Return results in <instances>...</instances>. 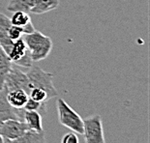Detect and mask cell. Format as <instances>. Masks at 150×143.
Here are the masks:
<instances>
[{"label": "cell", "instance_id": "cell-18", "mask_svg": "<svg viewBox=\"0 0 150 143\" xmlns=\"http://www.w3.org/2000/svg\"><path fill=\"white\" fill-rule=\"evenodd\" d=\"M61 143H79V139L76 132H71L63 135Z\"/></svg>", "mask_w": 150, "mask_h": 143}, {"label": "cell", "instance_id": "cell-7", "mask_svg": "<svg viewBox=\"0 0 150 143\" xmlns=\"http://www.w3.org/2000/svg\"><path fill=\"white\" fill-rule=\"evenodd\" d=\"M7 92L4 87L0 90V124L9 119L20 120L23 122L24 108L17 109L12 107L7 101Z\"/></svg>", "mask_w": 150, "mask_h": 143}, {"label": "cell", "instance_id": "cell-20", "mask_svg": "<svg viewBox=\"0 0 150 143\" xmlns=\"http://www.w3.org/2000/svg\"><path fill=\"white\" fill-rule=\"evenodd\" d=\"M0 143H4V140H3V137L0 135Z\"/></svg>", "mask_w": 150, "mask_h": 143}, {"label": "cell", "instance_id": "cell-14", "mask_svg": "<svg viewBox=\"0 0 150 143\" xmlns=\"http://www.w3.org/2000/svg\"><path fill=\"white\" fill-rule=\"evenodd\" d=\"M34 6V0H10L7 5L9 12H24L31 13Z\"/></svg>", "mask_w": 150, "mask_h": 143}, {"label": "cell", "instance_id": "cell-15", "mask_svg": "<svg viewBox=\"0 0 150 143\" xmlns=\"http://www.w3.org/2000/svg\"><path fill=\"white\" fill-rule=\"evenodd\" d=\"M12 65H13L12 61L9 59L7 54H6L4 50L0 46V90L3 89L6 75H8Z\"/></svg>", "mask_w": 150, "mask_h": 143}, {"label": "cell", "instance_id": "cell-16", "mask_svg": "<svg viewBox=\"0 0 150 143\" xmlns=\"http://www.w3.org/2000/svg\"><path fill=\"white\" fill-rule=\"evenodd\" d=\"M24 109L38 111V112L43 116L47 112V104H46V103H40V101H33L32 99L28 98V101H27L26 104H25Z\"/></svg>", "mask_w": 150, "mask_h": 143}, {"label": "cell", "instance_id": "cell-2", "mask_svg": "<svg viewBox=\"0 0 150 143\" xmlns=\"http://www.w3.org/2000/svg\"><path fill=\"white\" fill-rule=\"evenodd\" d=\"M25 73L27 77L28 93L31 89L39 88L47 92L50 99L57 96V90L52 82L53 74L45 72L39 66L34 65V63L32 66L27 68V71Z\"/></svg>", "mask_w": 150, "mask_h": 143}, {"label": "cell", "instance_id": "cell-19", "mask_svg": "<svg viewBox=\"0 0 150 143\" xmlns=\"http://www.w3.org/2000/svg\"><path fill=\"white\" fill-rule=\"evenodd\" d=\"M3 140H4V143H13L12 140H10V139H7V138H4V137H3Z\"/></svg>", "mask_w": 150, "mask_h": 143}, {"label": "cell", "instance_id": "cell-12", "mask_svg": "<svg viewBox=\"0 0 150 143\" xmlns=\"http://www.w3.org/2000/svg\"><path fill=\"white\" fill-rule=\"evenodd\" d=\"M23 122L30 130H34L37 132H41L44 130L42 125V115L38 111L24 109Z\"/></svg>", "mask_w": 150, "mask_h": 143}, {"label": "cell", "instance_id": "cell-8", "mask_svg": "<svg viewBox=\"0 0 150 143\" xmlns=\"http://www.w3.org/2000/svg\"><path fill=\"white\" fill-rule=\"evenodd\" d=\"M0 31L7 34L8 37L14 41L20 39L24 34L23 30L21 27L12 24L10 18L2 13H0Z\"/></svg>", "mask_w": 150, "mask_h": 143}, {"label": "cell", "instance_id": "cell-3", "mask_svg": "<svg viewBox=\"0 0 150 143\" xmlns=\"http://www.w3.org/2000/svg\"><path fill=\"white\" fill-rule=\"evenodd\" d=\"M56 108L58 112V120L62 126L71 130L76 135L83 133V119L64 100H57Z\"/></svg>", "mask_w": 150, "mask_h": 143}, {"label": "cell", "instance_id": "cell-6", "mask_svg": "<svg viewBox=\"0 0 150 143\" xmlns=\"http://www.w3.org/2000/svg\"><path fill=\"white\" fill-rule=\"evenodd\" d=\"M27 130H29V128L24 122L20 120L9 119L2 122L0 125V135L4 138L14 140L23 135Z\"/></svg>", "mask_w": 150, "mask_h": 143}, {"label": "cell", "instance_id": "cell-5", "mask_svg": "<svg viewBox=\"0 0 150 143\" xmlns=\"http://www.w3.org/2000/svg\"><path fill=\"white\" fill-rule=\"evenodd\" d=\"M3 87L6 88L7 91L16 90V89H21L28 94L27 87V77L26 73L21 71L18 66L13 64L8 75H6L4 85Z\"/></svg>", "mask_w": 150, "mask_h": 143}, {"label": "cell", "instance_id": "cell-9", "mask_svg": "<svg viewBox=\"0 0 150 143\" xmlns=\"http://www.w3.org/2000/svg\"><path fill=\"white\" fill-rule=\"evenodd\" d=\"M10 20L12 22V24H14L18 27H21L23 30L24 34L31 33L35 30L32 21H31L30 15L28 13L15 12L11 17Z\"/></svg>", "mask_w": 150, "mask_h": 143}, {"label": "cell", "instance_id": "cell-11", "mask_svg": "<svg viewBox=\"0 0 150 143\" xmlns=\"http://www.w3.org/2000/svg\"><path fill=\"white\" fill-rule=\"evenodd\" d=\"M13 143H46V132L43 130L41 132L34 130H27L20 137L12 140Z\"/></svg>", "mask_w": 150, "mask_h": 143}, {"label": "cell", "instance_id": "cell-1", "mask_svg": "<svg viewBox=\"0 0 150 143\" xmlns=\"http://www.w3.org/2000/svg\"><path fill=\"white\" fill-rule=\"evenodd\" d=\"M22 39L29 50L33 62H39L46 59L52 49V39L40 31L34 30L31 33L23 34Z\"/></svg>", "mask_w": 150, "mask_h": 143}, {"label": "cell", "instance_id": "cell-13", "mask_svg": "<svg viewBox=\"0 0 150 143\" xmlns=\"http://www.w3.org/2000/svg\"><path fill=\"white\" fill-rule=\"evenodd\" d=\"M59 0H34V6L31 13L35 15H43L53 11L59 6Z\"/></svg>", "mask_w": 150, "mask_h": 143}, {"label": "cell", "instance_id": "cell-4", "mask_svg": "<svg viewBox=\"0 0 150 143\" xmlns=\"http://www.w3.org/2000/svg\"><path fill=\"white\" fill-rule=\"evenodd\" d=\"M83 136L85 143H106L102 117L96 114L83 119Z\"/></svg>", "mask_w": 150, "mask_h": 143}, {"label": "cell", "instance_id": "cell-10", "mask_svg": "<svg viewBox=\"0 0 150 143\" xmlns=\"http://www.w3.org/2000/svg\"><path fill=\"white\" fill-rule=\"evenodd\" d=\"M28 98H29L28 94L21 89H16V90L7 92V101L9 104L17 109L24 108Z\"/></svg>", "mask_w": 150, "mask_h": 143}, {"label": "cell", "instance_id": "cell-17", "mask_svg": "<svg viewBox=\"0 0 150 143\" xmlns=\"http://www.w3.org/2000/svg\"><path fill=\"white\" fill-rule=\"evenodd\" d=\"M28 97L33 101H40V103H46L47 100H50L49 95L46 91H44L43 89L39 88H33L31 89L28 93Z\"/></svg>", "mask_w": 150, "mask_h": 143}]
</instances>
